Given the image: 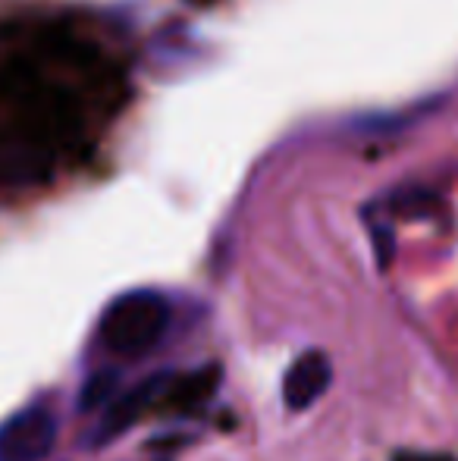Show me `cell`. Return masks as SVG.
Returning <instances> with one entry per match:
<instances>
[{"label": "cell", "instance_id": "277c9868", "mask_svg": "<svg viewBox=\"0 0 458 461\" xmlns=\"http://www.w3.org/2000/svg\"><path fill=\"white\" fill-rule=\"evenodd\" d=\"M333 383V365L320 348L301 352L283 374V405L292 414L308 411L327 395Z\"/></svg>", "mask_w": 458, "mask_h": 461}, {"label": "cell", "instance_id": "6da1fadb", "mask_svg": "<svg viewBox=\"0 0 458 461\" xmlns=\"http://www.w3.org/2000/svg\"><path fill=\"white\" fill-rule=\"evenodd\" d=\"M173 308L160 292L132 289L111 298L98 321V339L116 361H145L164 346Z\"/></svg>", "mask_w": 458, "mask_h": 461}, {"label": "cell", "instance_id": "5b68a950", "mask_svg": "<svg viewBox=\"0 0 458 461\" xmlns=\"http://www.w3.org/2000/svg\"><path fill=\"white\" fill-rule=\"evenodd\" d=\"M116 386H120V374H116V370H111V367L94 370V374L85 380V386H82V393H79V411H85V414L101 411V408H104L107 402L120 393Z\"/></svg>", "mask_w": 458, "mask_h": 461}, {"label": "cell", "instance_id": "7a4b0ae2", "mask_svg": "<svg viewBox=\"0 0 458 461\" xmlns=\"http://www.w3.org/2000/svg\"><path fill=\"white\" fill-rule=\"evenodd\" d=\"M176 380L173 370H157V374L145 376L135 386L116 393L104 408H101V418L94 420V427L88 430L85 446L88 449H104V446L116 443L122 433H129L141 420V414L154 405L157 399H164L170 393V383Z\"/></svg>", "mask_w": 458, "mask_h": 461}, {"label": "cell", "instance_id": "8992f818", "mask_svg": "<svg viewBox=\"0 0 458 461\" xmlns=\"http://www.w3.org/2000/svg\"><path fill=\"white\" fill-rule=\"evenodd\" d=\"M157 461H173V458H157Z\"/></svg>", "mask_w": 458, "mask_h": 461}, {"label": "cell", "instance_id": "3957f363", "mask_svg": "<svg viewBox=\"0 0 458 461\" xmlns=\"http://www.w3.org/2000/svg\"><path fill=\"white\" fill-rule=\"evenodd\" d=\"M60 439V418L44 399L29 402L0 424V461H44Z\"/></svg>", "mask_w": 458, "mask_h": 461}]
</instances>
